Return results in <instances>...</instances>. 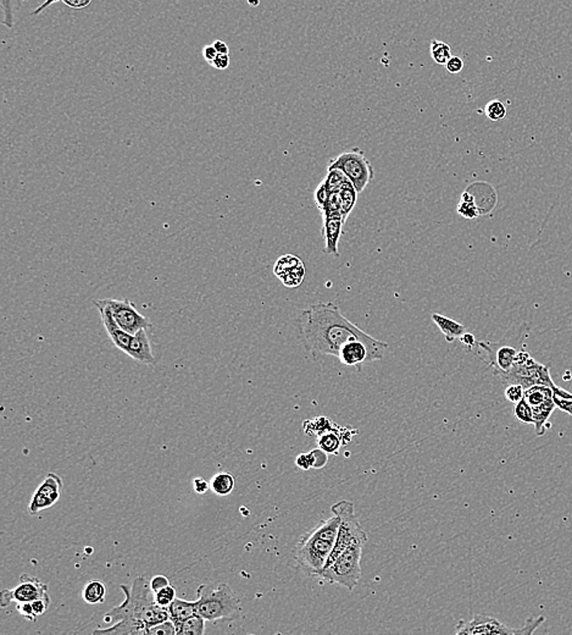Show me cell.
Instances as JSON below:
<instances>
[{
	"instance_id": "1",
	"label": "cell",
	"mask_w": 572,
	"mask_h": 635,
	"mask_svg": "<svg viewBox=\"0 0 572 635\" xmlns=\"http://www.w3.org/2000/svg\"><path fill=\"white\" fill-rule=\"evenodd\" d=\"M297 326L303 346L314 358L338 357L342 346L351 339H375L346 319L341 308L332 302L308 307L300 313Z\"/></svg>"
},
{
	"instance_id": "2",
	"label": "cell",
	"mask_w": 572,
	"mask_h": 635,
	"mask_svg": "<svg viewBox=\"0 0 572 635\" xmlns=\"http://www.w3.org/2000/svg\"><path fill=\"white\" fill-rule=\"evenodd\" d=\"M120 589L125 594V601L106 613L104 618L106 622H117L105 629L93 631V634H147L149 627L170 620L167 608L155 603L150 582L144 577L136 578L129 586L121 584Z\"/></svg>"
},
{
	"instance_id": "3",
	"label": "cell",
	"mask_w": 572,
	"mask_h": 635,
	"mask_svg": "<svg viewBox=\"0 0 572 635\" xmlns=\"http://www.w3.org/2000/svg\"><path fill=\"white\" fill-rule=\"evenodd\" d=\"M341 518L333 515L305 533L294 549V560L309 577H318L331 556L337 540Z\"/></svg>"
},
{
	"instance_id": "4",
	"label": "cell",
	"mask_w": 572,
	"mask_h": 635,
	"mask_svg": "<svg viewBox=\"0 0 572 635\" xmlns=\"http://www.w3.org/2000/svg\"><path fill=\"white\" fill-rule=\"evenodd\" d=\"M198 613L205 621H235L242 613L240 603L227 583L202 584L197 589Z\"/></svg>"
},
{
	"instance_id": "5",
	"label": "cell",
	"mask_w": 572,
	"mask_h": 635,
	"mask_svg": "<svg viewBox=\"0 0 572 635\" xmlns=\"http://www.w3.org/2000/svg\"><path fill=\"white\" fill-rule=\"evenodd\" d=\"M366 543L356 541L346 547L330 565L323 568L318 578L331 583L344 586L346 589L354 590L361 578V555Z\"/></svg>"
},
{
	"instance_id": "6",
	"label": "cell",
	"mask_w": 572,
	"mask_h": 635,
	"mask_svg": "<svg viewBox=\"0 0 572 635\" xmlns=\"http://www.w3.org/2000/svg\"><path fill=\"white\" fill-rule=\"evenodd\" d=\"M499 378L505 385L520 384L525 390L533 385L550 386L553 391L559 387L554 384L550 376V366L537 362L535 358L531 357L530 353L524 349H520L517 353L512 371Z\"/></svg>"
},
{
	"instance_id": "7",
	"label": "cell",
	"mask_w": 572,
	"mask_h": 635,
	"mask_svg": "<svg viewBox=\"0 0 572 635\" xmlns=\"http://www.w3.org/2000/svg\"><path fill=\"white\" fill-rule=\"evenodd\" d=\"M545 622V617H530L526 624L520 629H512L497 618L488 615H476L470 622L457 623L455 633L457 635H531Z\"/></svg>"
},
{
	"instance_id": "8",
	"label": "cell",
	"mask_w": 572,
	"mask_h": 635,
	"mask_svg": "<svg viewBox=\"0 0 572 635\" xmlns=\"http://www.w3.org/2000/svg\"><path fill=\"white\" fill-rule=\"evenodd\" d=\"M333 515H338L341 518L339 529H338L337 540L333 547L332 553L328 558L326 566L330 565L333 560L337 558L341 552L344 551L346 547L356 541H368V534L361 527L359 520H356V506L351 501L341 500L332 506ZM325 566V567H326Z\"/></svg>"
},
{
	"instance_id": "9",
	"label": "cell",
	"mask_w": 572,
	"mask_h": 635,
	"mask_svg": "<svg viewBox=\"0 0 572 635\" xmlns=\"http://www.w3.org/2000/svg\"><path fill=\"white\" fill-rule=\"evenodd\" d=\"M339 169L346 174L349 181L353 184L358 193L366 188V186L374 180L375 170L364 152L359 148L351 149L331 159L328 170Z\"/></svg>"
},
{
	"instance_id": "10",
	"label": "cell",
	"mask_w": 572,
	"mask_h": 635,
	"mask_svg": "<svg viewBox=\"0 0 572 635\" xmlns=\"http://www.w3.org/2000/svg\"><path fill=\"white\" fill-rule=\"evenodd\" d=\"M477 356L487 363L495 376H502L512 371L520 349L502 342H477Z\"/></svg>"
},
{
	"instance_id": "11",
	"label": "cell",
	"mask_w": 572,
	"mask_h": 635,
	"mask_svg": "<svg viewBox=\"0 0 572 635\" xmlns=\"http://www.w3.org/2000/svg\"><path fill=\"white\" fill-rule=\"evenodd\" d=\"M39 598H51L48 585L36 577L22 575L20 583L15 589H4L0 595V606L6 608L10 603H32Z\"/></svg>"
},
{
	"instance_id": "12",
	"label": "cell",
	"mask_w": 572,
	"mask_h": 635,
	"mask_svg": "<svg viewBox=\"0 0 572 635\" xmlns=\"http://www.w3.org/2000/svg\"><path fill=\"white\" fill-rule=\"evenodd\" d=\"M110 307L111 313L116 323L120 325L126 333L134 335L142 329H149L152 326L150 320L147 316H142L136 308L134 303L129 300H106Z\"/></svg>"
},
{
	"instance_id": "13",
	"label": "cell",
	"mask_w": 572,
	"mask_h": 635,
	"mask_svg": "<svg viewBox=\"0 0 572 635\" xmlns=\"http://www.w3.org/2000/svg\"><path fill=\"white\" fill-rule=\"evenodd\" d=\"M63 492V479L58 474H46L44 482L34 492L31 503L28 505V513L37 515L41 511L49 508L59 501Z\"/></svg>"
},
{
	"instance_id": "14",
	"label": "cell",
	"mask_w": 572,
	"mask_h": 635,
	"mask_svg": "<svg viewBox=\"0 0 572 635\" xmlns=\"http://www.w3.org/2000/svg\"><path fill=\"white\" fill-rule=\"evenodd\" d=\"M94 304H96V307H97L99 312H100L103 325H104L106 333L109 335L111 341H112L116 347L121 349L122 352H127L129 343L132 341L134 335L129 334V333H126L125 330L121 329L120 325L117 324L116 320L114 319L112 313H111L110 307L108 304L106 300L96 301L94 302Z\"/></svg>"
},
{
	"instance_id": "15",
	"label": "cell",
	"mask_w": 572,
	"mask_h": 635,
	"mask_svg": "<svg viewBox=\"0 0 572 635\" xmlns=\"http://www.w3.org/2000/svg\"><path fill=\"white\" fill-rule=\"evenodd\" d=\"M346 223V218L343 217H332V218H323V236L325 238V255H333L338 258V243L341 240L343 225Z\"/></svg>"
},
{
	"instance_id": "16",
	"label": "cell",
	"mask_w": 572,
	"mask_h": 635,
	"mask_svg": "<svg viewBox=\"0 0 572 635\" xmlns=\"http://www.w3.org/2000/svg\"><path fill=\"white\" fill-rule=\"evenodd\" d=\"M126 354H129V357L134 358V361L142 363V364L154 366L157 363L154 354H152L147 329L139 330L134 335Z\"/></svg>"
},
{
	"instance_id": "17",
	"label": "cell",
	"mask_w": 572,
	"mask_h": 635,
	"mask_svg": "<svg viewBox=\"0 0 572 635\" xmlns=\"http://www.w3.org/2000/svg\"><path fill=\"white\" fill-rule=\"evenodd\" d=\"M167 611L170 615L171 621L175 623V626H178L182 622L197 615L198 608L197 601H186L182 598H176L174 603L167 608Z\"/></svg>"
},
{
	"instance_id": "18",
	"label": "cell",
	"mask_w": 572,
	"mask_h": 635,
	"mask_svg": "<svg viewBox=\"0 0 572 635\" xmlns=\"http://www.w3.org/2000/svg\"><path fill=\"white\" fill-rule=\"evenodd\" d=\"M434 324L438 326L441 333L443 334L444 338L447 340V342L452 343L457 339H460L462 335L467 333V329L464 325L457 323L455 320L447 318V316H441V314H432L431 316Z\"/></svg>"
},
{
	"instance_id": "19",
	"label": "cell",
	"mask_w": 572,
	"mask_h": 635,
	"mask_svg": "<svg viewBox=\"0 0 572 635\" xmlns=\"http://www.w3.org/2000/svg\"><path fill=\"white\" fill-rule=\"evenodd\" d=\"M555 409H557V406L554 404V399H548L543 404L532 407V411H533V425H535L537 436L545 435L547 427H550V424H547V423L550 421V416L553 414Z\"/></svg>"
},
{
	"instance_id": "20",
	"label": "cell",
	"mask_w": 572,
	"mask_h": 635,
	"mask_svg": "<svg viewBox=\"0 0 572 635\" xmlns=\"http://www.w3.org/2000/svg\"><path fill=\"white\" fill-rule=\"evenodd\" d=\"M84 600L89 605H99L105 601L106 586L99 580H92L84 586Z\"/></svg>"
},
{
	"instance_id": "21",
	"label": "cell",
	"mask_w": 572,
	"mask_h": 635,
	"mask_svg": "<svg viewBox=\"0 0 572 635\" xmlns=\"http://www.w3.org/2000/svg\"><path fill=\"white\" fill-rule=\"evenodd\" d=\"M235 487V477L230 473H219L212 477L210 489L219 496L230 495Z\"/></svg>"
},
{
	"instance_id": "22",
	"label": "cell",
	"mask_w": 572,
	"mask_h": 635,
	"mask_svg": "<svg viewBox=\"0 0 572 635\" xmlns=\"http://www.w3.org/2000/svg\"><path fill=\"white\" fill-rule=\"evenodd\" d=\"M553 389L550 386L545 385H533L525 390V397L527 402L535 407L538 404H543L548 399H553Z\"/></svg>"
},
{
	"instance_id": "23",
	"label": "cell",
	"mask_w": 572,
	"mask_h": 635,
	"mask_svg": "<svg viewBox=\"0 0 572 635\" xmlns=\"http://www.w3.org/2000/svg\"><path fill=\"white\" fill-rule=\"evenodd\" d=\"M177 628V635H202L205 631V620L199 613L182 622Z\"/></svg>"
},
{
	"instance_id": "24",
	"label": "cell",
	"mask_w": 572,
	"mask_h": 635,
	"mask_svg": "<svg viewBox=\"0 0 572 635\" xmlns=\"http://www.w3.org/2000/svg\"><path fill=\"white\" fill-rule=\"evenodd\" d=\"M318 447L328 454H337L341 446L343 445L341 436L334 430L326 431L321 435H318Z\"/></svg>"
},
{
	"instance_id": "25",
	"label": "cell",
	"mask_w": 572,
	"mask_h": 635,
	"mask_svg": "<svg viewBox=\"0 0 572 635\" xmlns=\"http://www.w3.org/2000/svg\"><path fill=\"white\" fill-rule=\"evenodd\" d=\"M338 193H339V198H341L342 212H343L344 218L346 219L348 215L351 213V210L356 207V200H358L359 193L356 192L351 182L346 184Z\"/></svg>"
},
{
	"instance_id": "26",
	"label": "cell",
	"mask_w": 572,
	"mask_h": 635,
	"mask_svg": "<svg viewBox=\"0 0 572 635\" xmlns=\"http://www.w3.org/2000/svg\"><path fill=\"white\" fill-rule=\"evenodd\" d=\"M429 51H431V58L438 65H446L453 56L452 48L448 46L447 43L438 41V39L432 41L431 46H429Z\"/></svg>"
},
{
	"instance_id": "27",
	"label": "cell",
	"mask_w": 572,
	"mask_h": 635,
	"mask_svg": "<svg viewBox=\"0 0 572 635\" xmlns=\"http://www.w3.org/2000/svg\"><path fill=\"white\" fill-rule=\"evenodd\" d=\"M303 262L297 255H282L280 259L277 260L273 267V274L277 278L281 280L283 276H286L287 274L297 268L298 265L301 264Z\"/></svg>"
},
{
	"instance_id": "28",
	"label": "cell",
	"mask_w": 572,
	"mask_h": 635,
	"mask_svg": "<svg viewBox=\"0 0 572 635\" xmlns=\"http://www.w3.org/2000/svg\"><path fill=\"white\" fill-rule=\"evenodd\" d=\"M323 182L330 192H339L346 184H349L351 181L346 177V174L339 169H331V170H328L327 177L323 180Z\"/></svg>"
},
{
	"instance_id": "29",
	"label": "cell",
	"mask_w": 572,
	"mask_h": 635,
	"mask_svg": "<svg viewBox=\"0 0 572 635\" xmlns=\"http://www.w3.org/2000/svg\"><path fill=\"white\" fill-rule=\"evenodd\" d=\"M457 213L462 215V218L474 219L480 217V209L476 205L475 198L472 195L465 192L462 195V200L457 205Z\"/></svg>"
},
{
	"instance_id": "30",
	"label": "cell",
	"mask_w": 572,
	"mask_h": 635,
	"mask_svg": "<svg viewBox=\"0 0 572 635\" xmlns=\"http://www.w3.org/2000/svg\"><path fill=\"white\" fill-rule=\"evenodd\" d=\"M553 392L554 404L557 406V409L568 413V416L572 417V394L560 387L554 390Z\"/></svg>"
},
{
	"instance_id": "31",
	"label": "cell",
	"mask_w": 572,
	"mask_h": 635,
	"mask_svg": "<svg viewBox=\"0 0 572 635\" xmlns=\"http://www.w3.org/2000/svg\"><path fill=\"white\" fill-rule=\"evenodd\" d=\"M514 414L517 418V421L525 423V424H533V411H532V406L527 402L526 399H522L521 401L515 404Z\"/></svg>"
},
{
	"instance_id": "32",
	"label": "cell",
	"mask_w": 572,
	"mask_h": 635,
	"mask_svg": "<svg viewBox=\"0 0 572 635\" xmlns=\"http://www.w3.org/2000/svg\"><path fill=\"white\" fill-rule=\"evenodd\" d=\"M176 598H177V591H176L175 586H172L171 584L162 588L157 593H154L155 603L162 608H169Z\"/></svg>"
},
{
	"instance_id": "33",
	"label": "cell",
	"mask_w": 572,
	"mask_h": 635,
	"mask_svg": "<svg viewBox=\"0 0 572 635\" xmlns=\"http://www.w3.org/2000/svg\"><path fill=\"white\" fill-rule=\"evenodd\" d=\"M305 278V267L304 263L298 265L297 268L287 274L286 276L281 278L282 283L287 288H298L300 283H303Z\"/></svg>"
},
{
	"instance_id": "34",
	"label": "cell",
	"mask_w": 572,
	"mask_h": 635,
	"mask_svg": "<svg viewBox=\"0 0 572 635\" xmlns=\"http://www.w3.org/2000/svg\"><path fill=\"white\" fill-rule=\"evenodd\" d=\"M485 114L490 121H500L507 116V107L500 101H490L486 105Z\"/></svg>"
},
{
	"instance_id": "35",
	"label": "cell",
	"mask_w": 572,
	"mask_h": 635,
	"mask_svg": "<svg viewBox=\"0 0 572 635\" xmlns=\"http://www.w3.org/2000/svg\"><path fill=\"white\" fill-rule=\"evenodd\" d=\"M1 10V23L8 28L14 27L15 16L13 0H0Z\"/></svg>"
},
{
	"instance_id": "36",
	"label": "cell",
	"mask_w": 572,
	"mask_h": 635,
	"mask_svg": "<svg viewBox=\"0 0 572 635\" xmlns=\"http://www.w3.org/2000/svg\"><path fill=\"white\" fill-rule=\"evenodd\" d=\"M148 635H177V628L175 623L167 620V621L160 622L155 626L149 627L147 631Z\"/></svg>"
},
{
	"instance_id": "37",
	"label": "cell",
	"mask_w": 572,
	"mask_h": 635,
	"mask_svg": "<svg viewBox=\"0 0 572 635\" xmlns=\"http://www.w3.org/2000/svg\"><path fill=\"white\" fill-rule=\"evenodd\" d=\"M505 397L512 404H517L525 397V387L520 384H510L505 389Z\"/></svg>"
},
{
	"instance_id": "38",
	"label": "cell",
	"mask_w": 572,
	"mask_h": 635,
	"mask_svg": "<svg viewBox=\"0 0 572 635\" xmlns=\"http://www.w3.org/2000/svg\"><path fill=\"white\" fill-rule=\"evenodd\" d=\"M330 191H328L327 187L325 185V182H321L320 185L318 186V188L315 190L314 192V200L315 205L318 207L320 210H323L325 205L327 203L328 197H330Z\"/></svg>"
},
{
	"instance_id": "39",
	"label": "cell",
	"mask_w": 572,
	"mask_h": 635,
	"mask_svg": "<svg viewBox=\"0 0 572 635\" xmlns=\"http://www.w3.org/2000/svg\"><path fill=\"white\" fill-rule=\"evenodd\" d=\"M310 458L313 462V468H323L325 464L327 463V454L325 451L321 450L320 447L316 450L309 452Z\"/></svg>"
},
{
	"instance_id": "40",
	"label": "cell",
	"mask_w": 572,
	"mask_h": 635,
	"mask_svg": "<svg viewBox=\"0 0 572 635\" xmlns=\"http://www.w3.org/2000/svg\"><path fill=\"white\" fill-rule=\"evenodd\" d=\"M18 611H19L20 615H21L25 620H27V621L30 622L37 621L38 617L36 616V613H34L32 603H18Z\"/></svg>"
},
{
	"instance_id": "41",
	"label": "cell",
	"mask_w": 572,
	"mask_h": 635,
	"mask_svg": "<svg viewBox=\"0 0 572 635\" xmlns=\"http://www.w3.org/2000/svg\"><path fill=\"white\" fill-rule=\"evenodd\" d=\"M448 72L450 74H459L464 69V61L459 56H452L447 64H446Z\"/></svg>"
},
{
	"instance_id": "42",
	"label": "cell",
	"mask_w": 572,
	"mask_h": 635,
	"mask_svg": "<svg viewBox=\"0 0 572 635\" xmlns=\"http://www.w3.org/2000/svg\"><path fill=\"white\" fill-rule=\"evenodd\" d=\"M167 585H170V582H169L165 575H155L150 580V588H152V593H157V591L165 588Z\"/></svg>"
},
{
	"instance_id": "43",
	"label": "cell",
	"mask_w": 572,
	"mask_h": 635,
	"mask_svg": "<svg viewBox=\"0 0 572 635\" xmlns=\"http://www.w3.org/2000/svg\"><path fill=\"white\" fill-rule=\"evenodd\" d=\"M230 56L228 54H219V56L210 63L212 68L217 70H226L230 66Z\"/></svg>"
},
{
	"instance_id": "44",
	"label": "cell",
	"mask_w": 572,
	"mask_h": 635,
	"mask_svg": "<svg viewBox=\"0 0 572 635\" xmlns=\"http://www.w3.org/2000/svg\"><path fill=\"white\" fill-rule=\"evenodd\" d=\"M296 464L297 467H299L303 470H309L313 468V462H311L309 454H299L296 458Z\"/></svg>"
},
{
	"instance_id": "45",
	"label": "cell",
	"mask_w": 572,
	"mask_h": 635,
	"mask_svg": "<svg viewBox=\"0 0 572 635\" xmlns=\"http://www.w3.org/2000/svg\"><path fill=\"white\" fill-rule=\"evenodd\" d=\"M193 487L194 492H197V494H205V492H209V489H210V484H209L204 477H198L194 479L193 482Z\"/></svg>"
},
{
	"instance_id": "46",
	"label": "cell",
	"mask_w": 572,
	"mask_h": 635,
	"mask_svg": "<svg viewBox=\"0 0 572 635\" xmlns=\"http://www.w3.org/2000/svg\"><path fill=\"white\" fill-rule=\"evenodd\" d=\"M217 56H219V54H217L216 49H215V46H212V44H208V46H204L203 58L205 60L208 61L209 64H210Z\"/></svg>"
},
{
	"instance_id": "47",
	"label": "cell",
	"mask_w": 572,
	"mask_h": 635,
	"mask_svg": "<svg viewBox=\"0 0 572 635\" xmlns=\"http://www.w3.org/2000/svg\"><path fill=\"white\" fill-rule=\"evenodd\" d=\"M460 341H462L465 346H467V349L469 351H472V348L476 347V345H477V341H476L475 336L474 335L470 334V333H465V334L462 335V338H460Z\"/></svg>"
},
{
	"instance_id": "48",
	"label": "cell",
	"mask_w": 572,
	"mask_h": 635,
	"mask_svg": "<svg viewBox=\"0 0 572 635\" xmlns=\"http://www.w3.org/2000/svg\"><path fill=\"white\" fill-rule=\"evenodd\" d=\"M91 1L92 0H64L65 4H67L71 8H74V9L86 8L87 5L91 4Z\"/></svg>"
},
{
	"instance_id": "49",
	"label": "cell",
	"mask_w": 572,
	"mask_h": 635,
	"mask_svg": "<svg viewBox=\"0 0 572 635\" xmlns=\"http://www.w3.org/2000/svg\"><path fill=\"white\" fill-rule=\"evenodd\" d=\"M212 46H215L217 54H228V51H230L226 43L222 42L220 39H216L215 42L212 43Z\"/></svg>"
},
{
	"instance_id": "50",
	"label": "cell",
	"mask_w": 572,
	"mask_h": 635,
	"mask_svg": "<svg viewBox=\"0 0 572 635\" xmlns=\"http://www.w3.org/2000/svg\"><path fill=\"white\" fill-rule=\"evenodd\" d=\"M56 1H59V0H46V1H44V3H43V4L39 6V8H37V9L33 11V15L41 14V13H43V11H44V10L48 8V6H51V5L54 4V3H56Z\"/></svg>"
}]
</instances>
